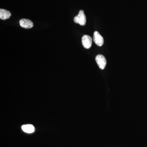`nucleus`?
<instances>
[{"mask_svg": "<svg viewBox=\"0 0 147 147\" xmlns=\"http://www.w3.org/2000/svg\"><path fill=\"white\" fill-rule=\"evenodd\" d=\"M74 21L76 24H79L81 26H85L86 22V18L84 10L79 11L78 15L74 18Z\"/></svg>", "mask_w": 147, "mask_h": 147, "instance_id": "1", "label": "nucleus"}, {"mask_svg": "<svg viewBox=\"0 0 147 147\" xmlns=\"http://www.w3.org/2000/svg\"><path fill=\"white\" fill-rule=\"evenodd\" d=\"M95 60L99 68L101 69H104L107 64L105 57L102 55H98L96 57Z\"/></svg>", "mask_w": 147, "mask_h": 147, "instance_id": "2", "label": "nucleus"}, {"mask_svg": "<svg viewBox=\"0 0 147 147\" xmlns=\"http://www.w3.org/2000/svg\"><path fill=\"white\" fill-rule=\"evenodd\" d=\"M82 43L83 46L86 49H89L92 45L91 37L88 35H85L82 38Z\"/></svg>", "mask_w": 147, "mask_h": 147, "instance_id": "3", "label": "nucleus"}, {"mask_svg": "<svg viewBox=\"0 0 147 147\" xmlns=\"http://www.w3.org/2000/svg\"><path fill=\"white\" fill-rule=\"evenodd\" d=\"M93 40L96 45L102 46L104 43V39L98 32H94L93 34Z\"/></svg>", "mask_w": 147, "mask_h": 147, "instance_id": "4", "label": "nucleus"}, {"mask_svg": "<svg viewBox=\"0 0 147 147\" xmlns=\"http://www.w3.org/2000/svg\"><path fill=\"white\" fill-rule=\"evenodd\" d=\"M20 26L25 29L31 28L33 27V23L31 20L28 19L23 18L19 21Z\"/></svg>", "mask_w": 147, "mask_h": 147, "instance_id": "5", "label": "nucleus"}, {"mask_svg": "<svg viewBox=\"0 0 147 147\" xmlns=\"http://www.w3.org/2000/svg\"><path fill=\"white\" fill-rule=\"evenodd\" d=\"M11 16V13L10 11L3 9H0V18L2 20H6L10 18Z\"/></svg>", "mask_w": 147, "mask_h": 147, "instance_id": "6", "label": "nucleus"}, {"mask_svg": "<svg viewBox=\"0 0 147 147\" xmlns=\"http://www.w3.org/2000/svg\"><path fill=\"white\" fill-rule=\"evenodd\" d=\"M22 129L26 133H32L34 131L35 128L34 126L32 125L28 124L23 125L22 126Z\"/></svg>", "mask_w": 147, "mask_h": 147, "instance_id": "7", "label": "nucleus"}]
</instances>
